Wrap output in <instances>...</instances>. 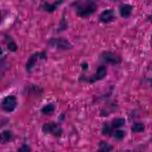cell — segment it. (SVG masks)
Returning <instances> with one entry per match:
<instances>
[{"label":"cell","instance_id":"6da1fadb","mask_svg":"<svg viewBox=\"0 0 152 152\" xmlns=\"http://www.w3.org/2000/svg\"><path fill=\"white\" fill-rule=\"evenodd\" d=\"M76 15L80 18H87L94 14L97 8V5L91 1H77L72 3Z\"/></svg>","mask_w":152,"mask_h":152},{"label":"cell","instance_id":"7a4b0ae2","mask_svg":"<svg viewBox=\"0 0 152 152\" xmlns=\"http://www.w3.org/2000/svg\"><path fill=\"white\" fill-rule=\"evenodd\" d=\"M50 44L59 50H68L72 48L71 43L67 39L62 37L53 38L50 39Z\"/></svg>","mask_w":152,"mask_h":152},{"label":"cell","instance_id":"3957f363","mask_svg":"<svg viewBox=\"0 0 152 152\" xmlns=\"http://www.w3.org/2000/svg\"><path fill=\"white\" fill-rule=\"evenodd\" d=\"M17 99L15 96L11 95L7 96L1 103L2 108L7 112H11L14 110L17 106Z\"/></svg>","mask_w":152,"mask_h":152},{"label":"cell","instance_id":"277c9868","mask_svg":"<svg viewBox=\"0 0 152 152\" xmlns=\"http://www.w3.org/2000/svg\"><path fill=\"white\" fill-rule=\"evenodd\" d=\"M102 59L107 63L112 64H118L120 62L119 57L114 52L111 51H104L102 53Z\"/></svg>","mask_w":152,"mask_h":152},{"label":"cell","instance_id":"5b68a950","mask_svg":"<svg viewBox=\"0 0 152 152\" xmlns=\"http://www.w3.org/2000/svg\"><path fill=\"white\" fill-rule=\"evenodd\" d=\"M115 18V12L113 10L107 9L103 11L99 15V20L103 23H109L112 22Z\"/></svg>","mask_w":152,"mask_h":152},{"label":"cell","instance_id":"8992f818","mask_svg":"<svg viewBox=\"0 0 152 152\" xmlns=\"http://www.w3.org/2000/svg\"><path fill=\"white\" fill-rule=\"evenodd\" d=\"M134 7L132 5L128 4H121L119 7V11L121 16L124 18H129L132 12H133Z\"/></svg>","mask_w":152,"mask_h":152},{"label":"cell","instance_id":"52a82bcc","mask_svg":"<svg viewBox=\"0 0 152 152\" xmlns=\"http://www.w3.org/2000/svg\"><path fill=\"white\" fill-rule=\"evenodd\" d=\"M107 74V70L104 66H99L96 72V73L92 75V77L90 78L89 81L91 83H93L97 81H100L103 79Z\"/></svg>","mask_w":152,"mask_h":152},{"label":"cell","instance_id":"ba28073f","mask_svg":"<svg viewBox=\"0 0 152 152\" xmlns=\"http://www.w3.org/2000/svg\"><path fill=\"white\" fill-rule=\"evenodd\" d=\"M43 130L45 132L54 133L57 135H59L62 133L61 129L55 124L49 123L45 125L43 127Z\"/></svg>","mask_w":152,"mask_h":152},{"label":"cell","instance_id":"9c48e42d","mask_svg":"<svg viewBox=\"0 0 152 152\" xmlns=\"http://www.w3.org/2000/svg\"><path fill=\"white\" fill-rule=\"evenodd\" d=\"M63 1L62 0H59L57 1H55L53 4H49L48 2H43L42 3V9L48 12H53L56 8L60 5L62 3Z\"/></svg>","mask_w":152,"mask_h":152},{"label":"cell","instance_id":"30bf717a","mask_svg":"<svg viewBox=\"0 0 152 152\" xmlns=\"http://www.w3.org/2000/svg\"><path fill=\"white\" fill-rule=\"evenodd\" d=\"M12 138V133L8 130H5L0 133V142L5 144L11 140Z\"/></svg>","mask_w":152,"mask_h":152},{"label":"cell","instance_id":"8fae6325","mask_svg":"<svg viewBox=\"0 0 152 152\" xmlns=\"http://www.w3.org/2000/svg\"><path fill=\"white\" fill-rule=\"evenodd\" d=\"M125 124V120L122 118H114L112 122L111 125L113 128H119L124 126Z\"/></svg>","mask_w":152,"mask_h":152},{"label":"cell","instance_id":"7c38bea8","mask_svg":"<svg viewBox=\"0 0 152 152\" xmlns=\"http://www.w3.org/2000/svg\"><path fill=\"white\" fill-rule=\"evenodd\" d=\"M99 150L102 151H109L113 148V146L105 141H100L97 145Z\"/></svg>","mask_w":152,"mask_h":152},{"label":"cell","instance_id":"4fadbf2b","mask_svg":"<svg viewBox=\"0 0 152 152\" xmlns=\"http://www.w3.org/2000/svg\"><path fill=\"white\" fill-rule=\"evenodd\" d=\"M144 129H145V125L141 122L135 123L131 127L132 132H135V133L142 132L144 131Z\"/></svg>","mask_w":152,"mask_h":152},{"label":"cell","instance_id":"5bb4252c","mask_svg":"<svg viewBox=\"0 0 152 152\" xmlns=\"http://www.w3.org/2000/svg\"><path fill=\"white\" fill-rule=\"evenodd\" d=\"M111 135L117 140H121L124 139L125 136V132L123 130L118 129L111 134Z\"/></svg>","mask_w":152,"mask_h":152},{"label":"cell","instance_id":"9a60e30c","mask_svg":"<svg viewBox=\"0 0 152 152\" xmlns=\"http://www.w3.org/2000/svg\"><path fill=\"white\" fill-rule=\"evenodd\" d=\"M55 110V106L52 104H49L42 108V112L45 114H50Z\"/></svg>","mask_w":152,"mask_h":152},{"label":"cell","instance_id":"2e32d148","mask_svg":"<svg viewBox=\"0 0 152 152\" xmlns=\"http://www.w3.org/2000/svg\"><path fill=\"white\" fill-rule=\"evenodd\" d=\"M102 132H103V134H112V131H111L110 128V126L107 124H104L103 126Z\"/></svg>","mask_w":152,"mask_h":152},{"label":"cell","instance_id":"e0dca14e","mask_svg":"<svg viewBox=\"0 0 152 152\" xmlns=\"http://www.w3.org/2000/svg\"><path fill=\"white\" fill-rule=\"evenodd\" d=\"M8 48L10 50L12 51H15L17 49V46L14 42H9L8 45Z\"/></svg>","mask_w":152,"mask_h":152},{"label":"cell","instance_id":"ac0fdd59","mask_svg":"<svg viewBox=\"0 0 152 152\" xmlns=\"http://www.w3.org/2000/svg\"><path fill=\"white\" fill-rule=\"evenodd\" d=\"M18 151H30V148H29L28 146L24 145L18 150Z\"/></svg>","mask_w":152,"mask_h":152},{"label":"cell","instance_id":"d6986e66","mask_svg":"<svg viewBox=\"0 0 152 152\" xmlns=\"http://www.w3.org/2000/svg\"><path fill=\"white\" fill-rule=\"evenodd\" d=\"M150 45H151V46L152 47V34L151 36V39H150Z\"/></svg>","mask_w":152,"mask_h":152},{"label":"cell","instance_id":"ffe728a7","mask_svg":"<svg viewBox=\"0 0 152 152\" xmlns=\"http://www.w3.org/2000/svg\"><path fill=\"white\" fill-rule=\"evenodd\" d=\"M2 53V48L0 46V55H1V54Z\"/></svg>","mask_w":152,"mask_h":152},{"label":"cell","instance_id":"44dd1931","mask_svg":"<svg viewBox=\"0 0 152 152\" xmlns=\"http://www.w3.org/2000/svg\"><path fill=\"white\" fill-rule=\"evenodd\" d=\"M1 11H0V23H1Z\"/></svg>","mask_w":152,"mask_h":152},{"label":"cell","instance_id":"7402d4cb","mask_svg":"<svg viewBox=\"0 0 152 152\" xmlns=\"http://www.w3.org/2000/svg\"><path fill=\"white\" fill-rule=\"evenodd\" d=\"M111 1H119V0H111Z\"/></svg>","mask_w":152,"mask_h":152}]
</instances>
